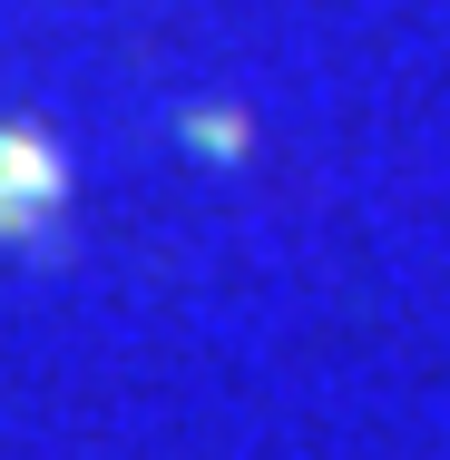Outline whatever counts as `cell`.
I'll return each instance as SVG.
<instances>
[{
  "instance_id": "1",
  "label": "cell",
  "mask_w": 450,
  "mask_h": 460,
  "mask_svg": "<svg viewBox=\"0 0 450 460\" xmlns=\"http://www.w3.org/2000/svg\"><path fill=\"white\" fill-rule=\"evenodd\" d=\"M59 157H49V137L40 128H0V245H20V235H40L49 216H59Z\"/></svg>"
},
{
  "instance_id": "2",
  "label": "cell",
  "mask_w": 450,
  "mask_h": 460,
  "mask_svg": "<svg viewBox=\"0 0 450 460\" xmlns=\"http://www.w3.org/2000/svg\"><path fill=\"white\" fill-rule=\"evenodd\" d=\"M186 137H196V147H245V128H235V118H186Z\"/></svg>"
}]
</instances>
